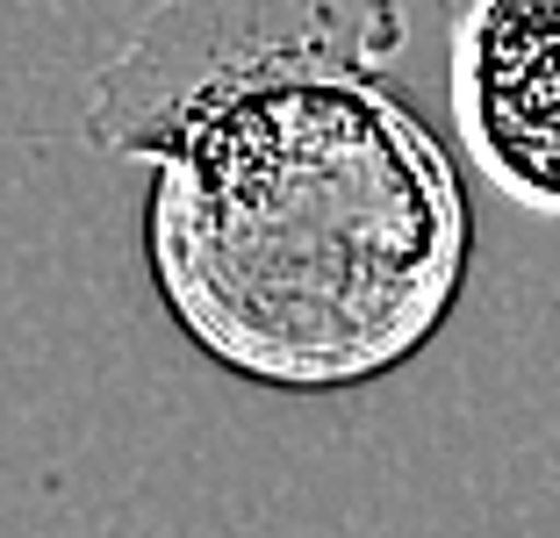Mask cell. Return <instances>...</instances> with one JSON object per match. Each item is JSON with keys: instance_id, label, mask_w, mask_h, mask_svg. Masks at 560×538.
Returning a JSON list of instances; mask_svg holds the SVG:
<instances>
[{"instance_id": "6da1fadb", "label": "cell", "mask_w": 560, "mask_h": 538, "mask_svg": "<svg viewBox=\"0 0 560 538\" xmlns=\"http://www.w3.org/2000/svg\"><path fill=\"white\" fill-rule=\"evenodd\" d=\"M396 50L402 0H159L101 66L86 137L151 165V288L223 374L366 388L460 309L475 209Z\"/></svg>"}, {"instance_id": "7a4b0ae2", "label": "cell", "mask_w": 560, "mask_h": 538, "mask_svg": "<svg viewBox=\"0 0 560 538\" xmlns=\"http://www.w3.org/2000/svg\"><path fill=\"white\" fill-rule=\"evenodd\" d=\"M445 94L467 165L511 209L560 223V0H467Z\"/></svg>"}]
</instances>
